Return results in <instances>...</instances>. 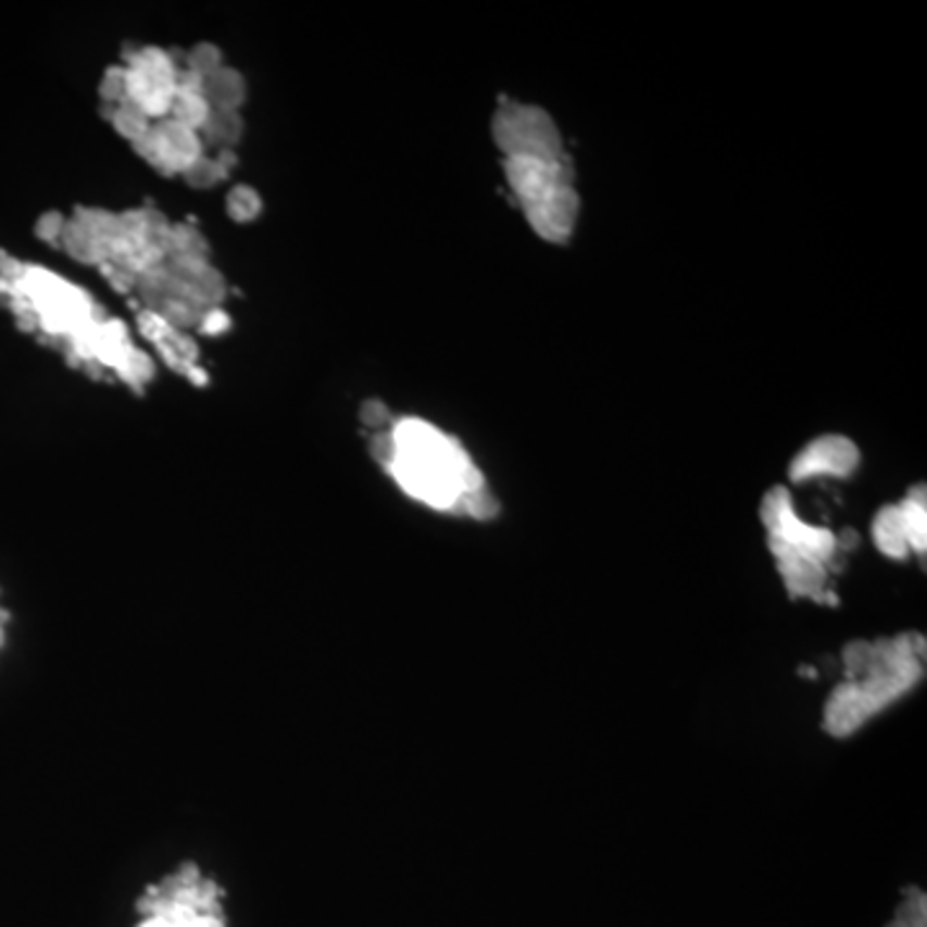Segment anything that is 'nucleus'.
<instances>
[{
	"label": "nucleus",
	"mask_w": 927,
	"mask_h": 927,
	"mask_svg": "<svg viewBox=\"0 0 927 927\" xmlns=\"http://www.w3.org/2000/svg\"><path fill=\"white\" fill-rule=\"evenodd\" d=\"M760 521L768 534V549L789 596L838 605V596L827 588V580L829 564L840 549V536L801 518L786 487H773L765 492L760 503Z\"/></svg>",
	"instance_id": "nucleus-5"
},
{
	"label": "nucleus",
	"mask_w": 927,
	"mask_h": 927,
	"mask_svg": "<svg viewBox=\"0 0 927 927\" xmlns=\"http://www.w3.org/2000/svg\"><path fill=\"white\" fill-rule=\"evenodd\" d=\"M240 129H242V122L240 116H237V111H209L204 127L199 129V135H204V139H209V142L227 148V145L237 142Z\"/></svg>",
	"instance_id": "nucleus-13"
},
{
	"label": "nucleus",
	"mask_w": 927,
	"mask_h": 927,
	"mask_svg": "<svg viewBox=\"0 0 927 927\" xmlns=\"http://www.w3.org/2000/svg\"><path fill=\"white\" fill-rule=\"evenodd\" d=\"M227 168L222 165V160H209L201 155L197 163H191L188 168L180 173V176L186 178L188 186H197V188H209L214 184H220L222 178H225Z\"/></svg>",
	"instance_id": "nucleus-16"
},
{
	"label": "nucleus",
	"mask_w": 927,
	"mask_h": 927,
	"mask_svg": "<svg viewBox=\"0 0 927 927\" xmlns=\"http://www.w3.org/2000/svg\"><path fill=\"white\" fill-rule=\"evenodd\" d=\"M927 925V907L925 894L917 889L907 891V899L897 912V919L889 927H925Z\"/></svg>",
	"instance_id": "nucleus-17"
},
{
	"label": "nucleus",
	"mask_w": 927,
	"mask_h": 927,
	"mask_svg": "<svg viewBox=\"0 0 927 927\" xmlns=\"http://www.w3.org/2000/svg\"><path fill=\"white\" fill-rule=\"evenodd\" d=\"M361 417H364V423L372 425V428H381V425L389 423V410L385 402L368 400L364 410H361Z\"/></svg>",
	"instance_id": "nucleus-21"
},
{
	"label": "nucleus",
	"mask_w": 927,
	"mask_h": 927,
	"mask_svg": "<svg viewBox=\"0 0 927 927\" xmlns=\"http://www.w3.org/2000/svg\"><path fill=\"white\" fill-rule=\"evenodd\" d=\"M201 96L212 111H237L246 99V80L235 70L220 67L201 80Z\"/></svg>",
	"instance_id": "nucleus-11"
},
{
	"label": "nucleus",
	"mask_w": 927,
	"mask_h": 927,
	"mask_svg": "<svg viewBox=\"0 0 927 927\" xmlns=\"http://www.w3.org/2000/svg\"><path fill=\"white\" fill-rule=\"evenodd\" d=\"M131 145H135L139 155L148 158L158 171L178 173V176L188 165L197 163V160L204 155V152H201L199 131L188 129L184 124L173 122V118H165L158 127H150L148 135L139 137L137 142Z\"/></svg>",
	"instance_id": "nucleus-9"
},
{
	"label": "nucleus",
	"mask_w": 927,
	"mask_h": 927,
	"mask_svg": "<svg viewBox=\"0 0 927 927\" xmlns=\"http://www.w3.org/2000/svg\"><path fill=\"white\" fill-rule=\"evenodd\" d=\"M209 103L204 101V96H201V90H176L171 99V109L168 116L173 122L184 124V127L199 131L204 127L206 116H209Z\"/></svg>",
	"instance_id": "nucleus-12"
},
{
	"label": "nucleus",
	"mask_w": 927,
	"mask_h": 927,
	"mask_svg": "<svg viewBox=\"0 0 927 927\" xmlns=\"http://www.w3.org/2000/svg\"><path fill=\"white\" fill-rule=\"evenodd\" d=\"M127 75V101L142 109L150 118L168 114L176 93V70L171 58L160 50H142L124 67Z\"/></svg>",
	"instance_id": "nucleus-8"
},
{
	"label": "nucleus",
	"mask_w": 927,
	"mask_h": 927,
	"mask_svg": "<svg viewBox=\"0 0 927 927\" xmlns=\"http://www.w3.org/2000/svg\"><path fill=\"white\" fill-rule=\"evenodd\" d=\"M62 229H65V217H62V214H58V212L45 214V217H39V222H37V235H39V240H47V242H60Z\"/></svg>",
	"instance_id": "nucleus-20"
},
{
	"label": "nucleus",
	"mask_w": 927,
	"mask_h": 927,
	"mask_svg": "<svg viewBox=\"0 0 927 927\" xmlns=\"http://www.w3.org/2000/svg\"><path fill=\"white\" fill-rule=\"evenodd\" d=\"M874 541L878 552L891 560H907L910 552H927V500L925 487H912L907 498L887 505L874 518Z\"/></svg>",
	"instance_id": "nucleus-7"
},
{
	"label": "nucleus",
	"mask_w": 927,
	"mask_h": 927,
	"mask_svg": "<svg viewBox=\"0 0 927 927\" xmlns=\"http://www.w3.org/2000/svg\"><path fill=\"white\" fill-rule=\"evenodd\" d=\"M372 454L402 492L434 511L477 521H490L500 511L464 446L423 417H400L385 434H376Z\"/></svg>",
	"instance_id": "nucleus-2"
},
{
	"label": "nucleus",
	"mask_w": 927,
	"mask_h": 927,
	"mask_svg": "<svg viewBox=\"0 0 927 927\" xmlns=\"http://www.w3.org/2000/svg\"><path fill=\"white\" fill-rule=\"evenodd\" d=\"M845 680L825 703V727L832 737H850L910 693L925 675V637L907 631L876 641H850L842 652Z\"/></svg>",
	"instance_id": "nucleus-4"
},
{
	"label": "nucleus",
	"mask_w": 927,
	"mask_h": 927,
	"mask_svg": "<svg viewBox=\"0 0 927 927\" xmlns=\"http://www.w3.org/2000/svg\"><path fill=\"white\" fill-rule=\"evenodd\" d=\"M114 124L124 137L137 142L139 137H145L150 131V116L142 109H137L131 101L118 103L114 111Z\"/></svg>",
	"instance_id": "nucleus-14"
},
{
	"label": "nucleus",
	"mask_w": 927,
	"mask_h": 927,
	"mask_svg": "<svg viewBox=\"0 0 927 927\" xmlns=\"http://www.w3.org/2000/svg\"><path fill=\"white\" fill-rule=\"evenodd\" d=\"M229 217L237 222H250L261 214V197L250 186H235L227 199Z\"/></svg>",
	"instance_id": "nucleus-15"
},
{
	"label": "nucleus",
	"mask_w": 927,
	"mask_h": 927,
	"mask_svg": "<svg viewBox=\"0 0 927 927\" xmlns=\"http://www.w3.org/2000/svg\"><path fill=\"white\" fill-rule=\"evenodd\" d=\"M0 284L13 297L18 317L32 320L50 336H70L83 359L116 366L129 379L142 381L152 374L145 355L131 351L127 333L118 323H99L93 302L78 287L62 281L45 268L16 266L0 258Z\"/></svg>",
	"instance_id": "nucleus-3"
},
{
	"label": "nucleus",
	"mask_w": 927,
	"mask_h": 927,
	"mask_svg": "<svg viewBox=\"0 0 927 927\" xmlns=\"http://www.w3.org/2000/svg\"><path fill=\"white\" fill-rule=\"evenodd\" d=\"M148 919L139 927H225L217 907V887L186 868L184 876L171 878L160 889H150Z\"/></svg>",
	"instance_id": "nucleus-6"
},
{
	"label": "nucleus",
	"mask_w": 927,
	"mask_h": 927,
	"mask_svg": "<svg viewBox=\"0 0 927 927\" xmlns=\"http://www.w3.org/2000/svg\"><path fill=\"white\" fill-rule=\"evenodd\" d=\"M220 67H222V54L217 47L212 45H199L197 50L191 52V58H188V70H193L201 80H204L206 75L217 73Z\"/></svg>",
	"instance_id": "nucleus-18"
},
{
	"label": "nucleus",
	"mask_w": 927,
	"mask_h": 927,
	"mask_svg": "<svg viewBox=\"0 0 927 927\" xmlns=\"http://www.w3.org/2000/svg\"><path fill=\"white\" fill-rule=\"evenodd\" d=\"M861 451L845 436H819L806 443L801 454L793 456L789 466V477L793 483H806L814 477H840L845 479L859 469Z\"/></svg>",
	"instance_id": "nucleus-10"
},
{
	"label": "nucleus",
	"mask_w": 927,
	"mask_h": 927,
	"mask_svg": "<svg viewBox=\"0 0 927 927\" xmlns=\"http://www.w3.org/2000/svg\"><path fill=\"white\" fill-rule=\"evenodd\" d=\"M505 180L541 240L567 242L580 217L573 158L554 118L539 107L503 101L492 118Z\"/></svg>",
	"instance_id": "nucleus-1"
},
{
	"label": "nucleus",
	"mask_w": 927,
	"mask_h": 927,
	"mask_svg": "<svg viewBox=\"0 0 927 927\" xmlns=\"http://www.w3.org/2000/svg\"><path fill=\"white\" fill-rule=\"evenodd\" d=\"M101 96L107 101H116V103L127 101V75H124V70L114 67L103 75Z\"/></svg>",
	"instance_id": "nucleus-19"
}]
</instances>
